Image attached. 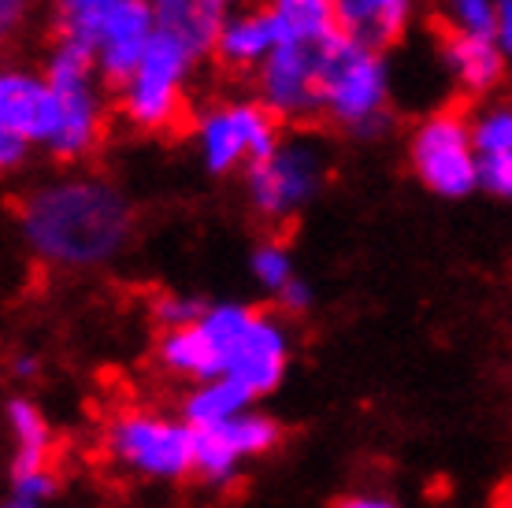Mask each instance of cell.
<instances>
[{
	"instance_id": "e0dca14e",
	"label": "cell",
	"mask_w": 512,
	"mask_h": 508,
	"mask_svg": "<svg viewBox=\"0 0 512 508\" xmlns=\"http://www.w3.org/2000/svg\"><path fill=\"white\" fill-rule=\"evenodd\" d=\"M149 4L160 19V30L186 41L201 60L212 56L219 26L234 12L231 0H149Z\"/></svg>"
},
{
	"instance_id": "ac0fdd59",
	"label": "cell",
	"mask_w": 512,
	"mask_h": 508,
	"mask_svg": "<svg viewBox=\"0 0 512 508\" xmlns=\"http://www.w3.org/2000/svg\"><path fill=\"white\" fill-rule=\"evenodd\" d=\"M8 427H12V479L52 471V431L49 420L41 416V408L26 397H12L8 401Z\"/></svg>"
},
{
	"instance_id": "5bb4252c",
	"label": "cell",
	"mask_w": 512,
	"mask_h": 508,
	"mask_svg": "<svg viewBox=\"0 0 512 508\" xmlns=\"http://www.w3.org/2000/svg\"><path fill=\"white\" fill-rule=\"evenodd\" d=\"M282 41H286V30H282L279 15L271 12V4L234 8L219 26L212 60L234 75H256V67L264 64Z\"/></svg>"
},
{
	"instance_id": "277c9868",
	"label": "cell",
	"mask_w": 512,
	"mask_h": 508,
	"mask_svg": "<svg viewBox=\"0 0 512 508\" xmlns=\"http://www.w3.org/2000/svg\"><path fill=\"white\" fill-rule=\"evenodd\" d=\"M327 178H331L327 141L301 127L282 134L275 153L245 167L242 190L256 219L282 227V223H294L308 204L320 197Z\"/></svg>"
},
{
	"instance_id": "8fae6325",
	"label": "cell",
	"mask_w": 512,
	"mask_h": 508,
	"mask_svg": "<svg viewBox=\"0 0 512 508\" xmlns=\"http://www.w3.org/2000/svg\"><path fill=\"white\" fill-rule=\"evenodd\" d=\"M60 127V101L45 71L26 64H8L0 71V134L30 141L34 149H49Z\"/></svg>"
},
{
	"instance_id": "52a82bcc",
	"label": "cell",
	"mask_w": 512,
	"mask_h": 508,
	"mask_svg": "<svg viewBox=\"0 0 512 508\" xmlns=\"http://www.w3.org/2000/svg\"><path fill=\"white\" fill-rule=\"evenodd\" d=\"M104 453L141 479L175 483L193 475L197 431L186 420H167L156 412H119L104 427Z\"/></svg>"
},
{
	"instance_id": "7402d4cb",
	"label": "cell",
	"mask_w": 512,
	"mask_h": 508,
	"mask_svg": "<svg viewBox=\"0 0 512 508\" xmlns=\"http://www.w3.org/2000/svg\"><path fill=\"white\" fill-rule=\"evenodd\" d=\"M468 127H472L479 160L512 156V101H505V97L479 101V108L468 115Z\"/></svg>"
},
{
	"instance_id": "5b68a950",
	"label": "cell",
	"mask_w": 512,
	"mask_h": 508,
	"mask_svg": "<svg viewBox=\"0 0 512 508\" xmlns=\"http://www.w3.org/2000/svg\"><path fill=\"white\" fill-rule=\"evenodd\" d=\"M197 64H201V56L186 41L160 30L149 52H145V60L138 64V71L116 89L119 119L138 134L175 130L182 112H186V89H190Z\"/></svg>"
},
{
	"instance_id": "2e32d148",
	"label": "cell",
	"mask_w": 512,
	"mask_h": 508,
	"mask_svg": "<svg viewBox=\"0 0 512 508\" xmlns=\"http://www.w3.org/2000/svg\"><path fill=\"white\" fill-rule=\"evenodd\" d=\"M420 0H334V19L346 38L386 52L409 34Z\"/></svg>"
},
{
	"instance_id": "7c38bea8",
	"label": "cell",
	"mask_w": 512,
	"mask_h": 508,
	"mask_svg": "<svg viewBox=\"0 0 512 508\" xmlns=\"http://www.w3.org/2000/svg\"><path fill=\"white\" fill-rule=\"evenodd\" d=\"M286 364H290V331L279 316L260 312L256 308L249 331L231 356L227 379L242 382L253 397H268L282 379H286Z\"/></svg>"
},
{
	"instance_id": "d6986e66",
	"label": "cell",
	"mask_w": 512,
	"mask_h": 508,
	"mask_svg": "<svg viewBox=\"0 0 512 508\" xmlns=\"http://www.w3.org/2000/svg\"><path fill=\"white\" fill-rule=\"evenodd\" d=\"M256 397L245 390L242 382L234 379H208L190 386V394L182 397L179 416L190 423L193 431H208V427H219V423H231L245 412H253Z\"/></svg>"
},
{
	"instance_id": "4dcf8cb0",
	"label": "cell",
	"mask_w": 512,
	"mask_h": 508,
	"mask_svg": "<svg viewBox=\"0 0 512 508\" xmlns=\"http://www.w3.org/2000/svg\"><path fill=\"white\" fill-rule=\"evenodd\" d=\"M334 508H397V505L383 494H349L342 501H334Z\"/></svg>"
},
{
	"instance_id": "83f0119b",
	"label": "cell",
	"mask_w": 512,
	"mask_h": 508,
	"mask_svg": "<svg viewBox=\"0 0 512 508\" xmlns=\"http://www.w3.org/2000/svg\"><path fill=\"white\" fill-rule=\"evenodd\" d=\"M275 301H279L282 312H290V316H301V312H308V308H312L316 293H312V286H308V282L297 275V279L290 282V286H286V290H282Z\"/></svg>"
},
{
	"instance_id": "d4e9b609",
	"label": "cell",
	"mask_w": 512,
	"mask_h": 508,
	"mask_svg": "<svg viewBox=\"0 0 512 508\" xmlns=\"http://www.w3.org/2000/svg\"><path fill=\"white\" fill-rule=\"evenodd\" d=\"M205 312H208V301H201L197 293H160V297H153V319L156 327H160V334L193 327Z\"/></svg>"
},
{
	"instance_id": "3957f363",
	"label": "cell",
	"mask_w": 512,
	"mask_h": 508,
	"mask_svg": "<svg viewBox=\"0 0 512 508\" xmlns=\"http://www.w3.org/2000/svg\"><path fill=\"white\" fill-rule=\"evenodd\" d=\"M41 71L60 101V127H56V138L49 141L45 156L64 167L82 164L101 149L104 130H108V97H104L108 86L101 82L97 56L82 41L56 38L45 52Z\"/></svg>"
},
{
	"instance_id": "ba28073f",
	"label": "cell",
	"mask_w": 512,
	"mask_h": 508,
	"mask_svg": "<svg viewBox=\"0 0 512 508\" xmlns=\"http://www.w3.org/2000/svg\"><path fill=\"white\" fill-rule=\"evenodd\" d=\"M409 167L423 190L442 201L472 197L479 190V153L468 115L457 108L423 115L409 134Z\"/></svg>"
},
{
	"instance_id": "8992f818",
	"label": "cell",
	"mask_w": 512,
	"mask_h": 508,
	"mask_svg": "<svg viewBox=\"0 0 512 508\" xmlns=\"http://www.w3.org/2000/svg\"><path fill=\"white\" fill-rule=\"evenodd\" d=\"M190 141L201 171L227 178L275 153V145L282 141V123L256 97H231L205 104L193 115Z\"/></svg>"
},
{
	"instance_id": "7a4b0ae2",
	"label": "cell",
	"mask_w": 512,
	"mask_h": 508,
	"mask_svg": "<svg viewBox=\"0 0 512 508\" xmlns=\"http://www.w3.org/2000/svg\"><path fill=\"white\" fill-rule=\"evenodd\" d=\"M323 119L346 138L375 141L394 127V75L386 52L346 38L342 30L323 41Z\"/></svg>"
},
{
	"instance_id": "ffe728a7",
	"label": "cell",
	"mask_w": 512,
	"mask_h": 508,
	"mask_svg": "<svg viewBox=\"0 0 512 508\" xmlns=\"http://www.w3.org/2000/svg\"><path fill=\"white\" fill-rule=\"evenodd\" d=\"M130 0H52V23L56 38H71L82 45H97L101 30L112 23V15Z\"/></svg>"
},
{
	"instance_id": "f1b7e54d",
	"label": "cell",
	"mask_w": 512,
	"mask_h": 508,
	"mask_svg": "<svg viewBox=\"0 0 512 508\" xmlns=\"http://www.w3.org/2000/svg\"><path fill=\"white\" fill-rule=\"evenodd\" d=\"M30 8H34V0H0V30H4V38H12L15 30L26 23Z\"/></svg>"
},
{
	"instance_id": "30bf717a",
	"label": "cell",
	"mask_w": 512,
	"mask_h": 508,
	"mask_svg": "<svg viewBox=\"0 0 512 508\" xmlns=\"http://www.w3.org/2000/svg\"><path fill=\"white\" fill-rule=\"evenodd\" d=\"M282 438V427L264 412H245L231 423H219L208 431H197V479L212 486H227L238 479L242 464L271 453Z\"/></svg>"
},
{
	"instance_id": "1f68e13d",
	"label": "cell",
	"mask_w": 512,
	"mask_h": 508,
	"mask_svg": "<svg viewBox=\"0 0 512 508\" xmlns=\"http://www.w3.org/2000/svg\"><path fill=\"white\" fill-rule=\"evenodd\" d=\"M12 371H15V375H23V379H30V375L38 371V364H34L30 356H19V360H15V364H12Z\"/></svg>"
},
{
	"instance_id": "603a6c76",
	"label": "cell",
	"mask_w": 512,
	"mask_h": 508,
	"mask_svg": "<svg viewBox=\"0 0 512 508\" xmlns=\"http://www.w3.org/2000/svg\"><path fill=\"white\" fill-rule=\"evenodd\" d=\"M442 34L498 41V0H438Z\"/></svg>"
},
{
	"instance_id": "e575fe53",
	"label": "cell",
	"mask_w": 512,
	"mask_h": 508,
	"mask_svg": "<svg viewBox=\"0 0 512 508\" xmlns=\"http://www.w3.org/2000/svg\"><path fill=\"white\" fill-rule=\"evenodd\" d=\"M498 508H512V486H509V490H505V494H501Z\"/></svg>"
},
{
	"instance_id": "9c48e42d",
	"label": "cell",
	"mask_w": 512,
	"mask_h": 508,
	"mask_svg": "<svg viewBox=\"0 0 512 508\" xmlns=\"http://www.w3.org/2000/svg\"><path fill=\"white\" fill-rule=\"evenodd\" d=\"M323 41H282L253 75V97L286 127L323 119Z\"/></svg>"
},
{
	"instance_id": "484cf974",
	"label": "cell",
	"mask_w": 512,
	"mask_h": 508,
	"mask_svg": "<svg viewBox=\"0 0 512 508\" xmlns=\"http://www.w3.org/2000/svg\"><path fill=\"white\" fill-rule=\"evenodd\" d=\"M479 190H487L490 197H501V201H512V156L479 160Z\"/></svg>"
},
{
	"instance_id": "9a60e30c",
	"label": "cell",
	"mask_w": 512,
	"mask_h": 508,
	"mask_svg": "<svg viewBox=\"0 0 512 508\" xmlns=\"http://www.w3.org/2000/svg\"><path fill=\"white\" fill-rule=\"evenodd\" d=\"M438 64L446 71V78L461 89L464 97H475V101H490L494 89L505 82V71H509V56L498 41H483V38H453V34H442V45H438Z\"/></svg>"
},
{
	"instance_id": "f546056e",
	"label": "cell",
	"mask_w": 512,
	"mask_h": 508,
	"mask_svg": "<svg viewBox=\"0 0 512 508\" xmlns=\"http://www.w3.org/2000/svg\"><path fill=\"white\" fill-rule=\"evenodd\" d=\"M498 45L512 60V0H498Z\"/></svg>"
},
{
	"instance_id": "836d02e7",
	"label": "cell",
	"mask_w": 512,
	"mask_h": 508,
	"mask_svg": "<svg viewBox=\"0 0 512 508\" xmlns=\"http://www.w3.org/2000/svg\"><path fill=\"white\" fill-rule=\"evenodd\" d=\"M260 0H231V8H256Z\"/></svg>"
},
{
	"instance_id": "4fadbf2b",
	"label": "cell",
	"mask_w": 512,
	"mask_h": 508,
	"mask_svg": "<svg viewBox=\"0 0 512 508\" xmlns=\"http://www.w3.org/2000/svg\"><path fill=\"white\" fill-rule=\"evenodd\" d=\"M160 34V19H156L153 4L149 0H130L123 4L112 23L101 30V38L93 45V56H97V71H101L104 86H123L138 64L145 60L149 45Z\"/></svg>"
},
{
	"instance_id": "d6a6232c",
	"label": "cell",
	"mask_w": 512,
	"mask_h": 508,
	"mask_svg": "<svg viewBox=\"0 0 512 508\" xmlns=\"http://www.w3.org/2000/svg\"><path fill=\"white\" fill-rule=\"evenodd\" d=\"M4 508H41V501H30V497H19V494H8Z\"/></svg>"
},
{
	"instance_id": "6da1fadb",
	"label": "cell",
	"mask_w": 512,
	"mask_h": 508,
	"mask_svg": "<svg viewBox=\"0 0 512 508\" xmlns=\"http://www.w3.org/2000/svg\"><path fill=\"white\" fill-rule=\"evenodd\" d=\"M15 227L23 249L56 271H93L127 253L138 230L130 193L93 171L52 175L19 197Z\"/></svg>"
},
{
	"instance_id": "44dd1931",
	"label": "cell",
	"mask_w": 512,
	"mask_h": 508,
	"mask_svg": "<svg viewBox=\"0 0 512 508\" xmlns=\"http://www.w3.org/2000/svg\"><path fill=\"white\" fill-rule=\"evenodd\" d=\"M282 19L286 41H327L338 34L334 0H268Z\"/></svg>"
},
{
	"instance_id": "4316f807",
	"label": "cell",
	"mask_w": 512,
	"mask_h": 508,
	"mask_svg": "<svg viewBox=\"0 0 512 508\" xmlns=\"http://www.w3.org/2000/svg\"><path fill=\"white\" fill-rule=\"evenodd\" d=\"M34 153V145L23 138H15V134H0V171L4 175H15V171H23L26 160Z\"/></svg>"
},
{
	"instance_id": "cb8c5ba5",
	"label": "cell",
	"mask_w": 512,
	"mask_h": 508,
	"mask_svg": "<svg viewBox=\"0 0 512 508\" xmlns=\"http://www.w3.org/2000/svg\"><path fill=\"white\" fill-rule=\"evenodd\" d=\"M249 275H253L256 286H260L264 293L279 297V293L297 279L290 245L279 242V238H264V242H256L253 253H249Z\"/></svg>"
}]
</instances>
